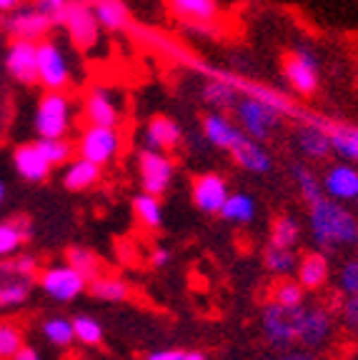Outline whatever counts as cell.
I'll return each instance as SVG.
<instances>
[{
    "instance_id": "51",
    "label": "cell",
    "mask_w": 358,
    "mask_h": 360,
    "mask_svg": "<svg viewBox=\"0 0 358 360\" xmlns=\"http://www.w3.org/2000/svg\"><path fill=\"white\" fill-rule=\"evenodd\" d=\"M83 3H85V6H88V8H93V6H98L101 0H83Z\"/></svg>"
},
{
    "instance_id": "23",
    "label": "cell",
    "mask_w": 358,
    "mask_h": 360,
    "mask_svg": "<svg viewBox=\"0 0 358 360\" xmlns=\"http://www.w3.org/2000/svg\"><path fill=\"white\" fill-rule=\"evenodd\" d=\"M296 281L303 285L306 292H316L328 285L331 281V260L323 250H308L298 258L296 265Z\"/></svg>"
},
{
    "instance_id": "13",
    "label": "cell",
    "mask_w": 358,
    "mask_h": 360,
    "mask_svg": "<svg viewBox=\"0 0 358 360\" xmlns=\"http://www.w3.org/2000/svg\"><path fill=\"white\" fill-rule=\"evenodd\" d=\"M121 98L116 90L106 88V85H93L85 90L83 103H80V112H83L85 125H106V128H118L123 120V108H121Z\"/></svg>"
},
{
    "instance_id": "20",
    "label": "cell",
    "mask_w": 358,
    "mask_h": 360,
    "mask_svg": "<svg viewBox=\"0 0 358 360\" xmlns=\"http://www.w3.org/2000/svg\"><path fill=\"white\" fill-rule=\"evenodd\" d=\"M293 138H296L298 150L308 160H326L331 155V141H328V133H326L323 115H316L308 123H296Z\"/></svg>"
},
{
    "instance_id": "50",
    "label": "cell",
    "mask_w": 358,
    "mask_h": 360,
    "mask_svg": "<svg viewBox=\"0 0 358 360\" xmlns=\"http://www.w3.org/2000/svg\"><path fill=\"white\" fill-rule=\"evenodd\" d=\"M6 193H8L6 183H3V180H0V205H3V200H6Z\"/></svg>"
},
{
    "instance_id": "31",
    "label": "cell",
    "mask_w": 358,
    "mask_h": 360,
    "mask_svg": "<svg viewBox=\"0 0 358 360\" xmlns=\"http://www.w3.org/2000/svg\"><path fill=\"white\" fill-rule=\"evenodd\" d=\"M130 208H133V215H135V220H138L140 228H146V231H161L163 228L161 198L140 191V193H135L133 200H130Z\"/></svg>"
},
{
    "instance_id": "32",
    "label": "cell",
    "mask_w": 358,
    "mask_h": 360,
    "mask_svg": "<svg viewBox=\"0 0 358 360\" xmlns=\"http://www.w3.org/2000/svg\"><path fill=\"white\" fill-rule=\"evenodd\" d=\"M288 170H291V178L296 180L298 193H301V198L308 202V205L316 202V200H321V198H326L321 175L316 173L314 168H308L306 163H293Z\"/></svg>"
},
{
    "instance_id": "29",
    "label": "cell",
    "mask_w": 358,
    "mask_h": 360,
    "mask_svg": "<svg viewBox=\"0 0 358 360\" xmlns=\"http://www.w3.org/2000/svg\"><path fill=\"white\" fill-rule=\"evenodd\" d=\"M88 292L95 300H103V303H128L133 298V288L128 281L118 276H95L93 281H88Z\"/></svg>"
},
{
    "instance_id": "45",
    "label": "cell",
    "mask_w": 358,
    "mask_h": 360,
    "mask_svg": "<svg viewBox=\"0 0 358 360\" xmlns=\"http://www.w3.org/2000/svg\"><path fill=\"white\" fill-rule=\"evenodd\" d=\"M278 360H319V358H316L314 350H308V348H288L280 353Z\"/></svg>"
},
{
    "instance_id": "44",
    "label": "cell",
    "mask_w": 358,
    "mask_h": 360,
    "mask_svg": "<svg viewBox=\"0 0 358 360\" xmlns=\"http://www.w3.org/2000/svg\"><path fill=\"white\" fill-rule=\"evenodd\" d=\"M143 360H183V350L180 348H158L146 353Z\"/></svg>"
},
{
    "instance_id": "26",
    "label": "cell",
    "mask_w": 358,
    "mask_h": 360,
    "mask_svg": "<svg viewBox=\"0 0 358 360\" xmlns=\"http://www.w3.org/2000/svg\"><path fill=\"white\" fill-rule=\"evenodd\" d=\"M33 238V223L25 215L0 220V260L13 258L25 248V243Z\"/></svg>"
},
{
    "instance_id": "15",
    "label": "cell",
    "mask_w": 358,
    "mask_h": 360,
    "mask_svg": "<svg viewBox=\"0 0 358 360\" xmlns=\"http://www.w3.org/2000/svg\"><path fill=\"white\" fill-rule=\"evenodd\" d=\"M228 195H230L228 180L221 173H201V175H193V180H190L193 205L206 215H218Z\"/></svg>"
},
{
    "instance_id": "8",
    "label": "cell",
    "mask_w": 358,
    "mask_h": 360,
    "mask_svg": "<svg viewBox=\"0 0 358 360\" xmlns=\"http://www.w3.org/2000/svg\"><path fill=\"white\" fill-rule=\"evenodd\" d=\"M38 83L43 90H63L73 83V65L66 48L58 40L45 38L38 43Z\"/></svg>"
},
{
    "instance_id": "52",
    "label": "cell",
    "mask_w": 358,
    "mask_h": 360,
    "mask_svg": "<svg viewBox=\"0 0 358 360\" xmlns=\"http://www.w3.org/2000/svg\"><path fill=\"white\" fill-rule=\"evenodd\" d=\"M353 202H356V213H358V198H356V200H353Z\"/></svg>"
},
{
    "instance_id": "28",
    "label": "cell",
    "mask_w": 358,
    "mask_h": 360,
    "mask_svg": "<svg viewBox=\"0 0 358 360\" xmlns=\"http://www.w3.org/2000/svg\"><path fill=\"white\" fill-rule=\"evenodd\" d=\"M90 11H93L101 30H106V33H128L133 25V15H130L125 0H101Z\"/></svg>"
},
{
    "instance_id": "46",
    "label": "cell",
    "mask_w": 358,
    "mask_h": 360,
    "mask_svg": "<svg viewBox=\"0 0 358 360\" xmlns=\"http://www.w3.org/2000/svg\"><path fill=\"white\" fill-rule=\"evenodd\" d=\"M171 258H173V253H171L168 248H156L151 253V265L153 268H166L171 263Z\"/></svg>"
},
{
    "instance_id": "47",
    "label": "cell",
    "mask_w": 358,
    "mask_h": 360,
    "mask_svg": "<svg viewBox=\"0 0 358 360\" xmlns=\"http://www.w3.org/2000/svg\"><path fill=\"white\" fill-rule=\"evenodd\" d=\"M13 360H43V358H40V353L33 348V345H23V348L13 355Z\"/></svg>"
},
{
    "instance_id": "34",
    "label": "cell",
    "mask_w": 358,
    "mask_h": 360,
    "mask_svg": "<svg viewBox=\"0 0 358 360\" xmlns=\"http://www.w3.org/2000/svg\"><path fill=\"white\" fill-rule=\"evenodd\" d=\"M66 263L70 265V268L78 270L80 276H85L88 281H93L95 276H101L103 273L101 255L95 253V250H90V248H85V245H70L68 248Z\"/></svg>"
},
{
    "instance_id": "38",
    "label": "cell",
    "mask_w": 358,
    "mask_h": 360,
    "mask_svg": "<svg viewBox=\"0 0 358 360\" xmlns=\"http://www.w3.org/2000/svg\"><path fill=\"white\" fill-rule=\"evenodd\" d=\"M70 321H73L75 343L88 345V348H98V345H103L106 330H103V326H101L98 318H93V315H88V313H80V315H75V318H70Z\"/></svg>"
},
{
    "instance_id": "36",
    "label": "cell",
    "mask_w": 358,
    "mask_h": 360,
    "mask_svg": "<svg viewBox=\"0 0 358 360\" xmlns=\"http://www.w3.org/2000/svg\"><path fill=\"white\" fill-rule=\"evenodd\" d=\"M301 236H303V228L293 215H278L271 225V243L268 245H276V248H293L301 243Z\"/></svg>"
},
{
    "instance_id": "16",
    "label": "cell",
    "mask_w": 358,
    "mask_h": 360,
    "mask_svg": "<svg viewBox=\"0 0 358 360\" xmlns=\"http://www.w3.org/2000/svg\"><path fill=\"white\" fill-rule=\"evenodd\" d=\"M6 73L20 85L38 83V43L11 40L6 51Z\"/></svg>"
},
{
    "instance_id": "24",
    "label": "cell",
    "mask_w": 358,
    "mask_h": 360,
    "mask_svg": "<svg viewBox=\"0 0 358 360\" xmlns=\"http://www.w3.org/2000/svg\"><path fill=\"white\" fill-rule=\"evenodd\" d=\"M103 180V168L101 165L90 163L85 158L73 155L63 165V188L70 193H85V191H93L98 183Z\"/></svg>"
},
{
    "instance_id": "12",
    "label": "cell",
    "mask_w": 358,
    "mask_h": 360,
    "mask_svg": "<svg viewBox=\"0 0 358 360\" xmlns=\"http://www.w3.org/2000/svg\"><path fill=\"white\" fill-rule=\"evenodd\" d=\"M296 328H298V343L308 350H316L326 345L333 335L336 321L328 308L319 303H303L296 308Z\"/></svg>"
},
{
    "instance_id": "22",
    "label": "cell",
    "mask_w": 358,
    "mask_h": 360,
    "mask_svg": "<svg viewBox=\"0 0 358 360\" xmlns=\"http://www.w3.org/2000/svg\"><path fill=\"white\" fill-rule=\"evenodd\" d=\"M13 168L25 183H43L51 178L53 165L45 160L43 150H40L38 141L33 143H20L13 150Z\"/></svg>"
},
{
    "instance_id": "42",
    "label": "cell",
    "mask_w": 358,
    "mask_h": 360,
    "mask_svg": "<svg viewBox=\"0 0 358 360\" xmlns=\"http://www.w3.org/2000/svg\"><path fill=\"white\" fill-rule=\"evenodd\" d=\"M68 3H70V0H33V8L40 13V15L48 18L53 25H61Z\"/></svg>"
},
{
    "instance_id": "27",
    "label": "cell",
    "mask_w": 358,
    "mask_h": 360,
    "mask_svg": "<svg viewBox=\"0 0 358 360\" xmlns=\"http://www.w3.org/2000/svg\"><path fill=\"white\" fill-rule=\"evenodd\" d=\"M241 133L243 130L235 125V120L230 118L228 112L211 110L206 118H203V138H206L208 146L218 148V150H228Z\"/></svg>"
},
{
    "instance_id": "21",
    "label": "cell",
    "mask_w": 358,
    "mask_h": 360,
    "mask_svg": "<svg viewBox=\"0 0 358 360\" xmlns=\"http://www.w3.org/2000/svg\"><path fill=\"white\" fill-rule=\"evenodd\" d=\"M183 143V128L171 115H151L143 128V148L173 153Z\"/></svg>"
},
{
    "instance_id": "6",
    "label": "cell",
    "mask_w": 358,
    "mask_h": 360,
    "mask_svg": "<svg viewBox=\"0 0 358 360\" xmlns=\"http://www.w3.org/2000/svg\"><path fill=\"white\" fill-rule=\"evenodd\" d=\"M38 288L43 295H48L56 303H73L83 292H88V278L80 276L78 270L70 268L68 263H53L40 268Z\"/></svg>"
},
{
    "instance_id": "11",
    "label": "cell",
    "mask_w": 358,
    "mask_h": 360,
    "mask_svg": "<svg viewBox=\"0 0 358 360\" xmlns=\"http://www.w3.org/2000/svg\"><path fill=\"white\" fill-rule=\"evenodd\" d=\"M261 333L271 348L288 350L298 343V328H296V308H283V305L268 303L261 310Z\"/></svg>"
},
{
    "instance_id": "33",
    "label": "cell",
    "mask_w": 358,
    "mask_h": 360,
    "mask_svg": "<svg viewBox=\"0 0 358 360\" xmlns=\"http://www.w3.org/2000/svg\"><path fill=\"white\" fill-rule=\"evenodd\" d=\"M40 333L53 348H70L75 343V333H73V321L66 318V315H51L45 318Z\"/></svg>"
},
{
    "instance_id": "40",
    "label": "cell",
    "mask_w": 358,
    "mask_h": 360,
    "mask_svg": "<svg viewBox=\"0 0 358 360\" xmlns=\"http://www.w3.org/2000/svg\"><path fill=\"white\" fill-rule=\"evenodd\" d=\"M38 146L53 168H63L75 155V146L68 138H38Z\"/></svg>"
},
{
    "instance_id": "48",
    "label": "cell",
    "mask_w": 358,
    "mask_h": 360,
    "mask_svg": "<svg viewBox=\"0 0 358 360\" xmlns=\"http://www.w3.org/2000/svg\"><path fill=\"white\" fill-rule=\"evenodd\" d=\"M25 6V0H0V13L3 15H11V13H16L18 8Z\"/></svg>"
},
{
    "instance_id": "35",
    "label": "cell",
    "mask_w": 358,
    "mask_h": 360,
    "mask_svg": "<svg viewBox=\"0 0 358 360\" xmlns=\"http://www.w3.org/2000/svg\"><path fill=\"white\" fill-rule=\"evenodd\" d=\"M301 255L293 250V248H276L268 245L264 253V263L268 268V273H273L276 278H288L296 273V265Z\"/></svg>"
},
{
    "instance_id": "25",
    "label": "cell",
    "mask_w": 358,
    "mask_h": 360,
    "mask_svg": "<svg viewBox=\"0 0 358 360\" xmlns=\"http://www.w3.org/2000/svg\"><path fill=\"white\" fill-rule=\"evenodd\" d=\"M326 133L331 141V153L338 155L343 163H358V125L341 123V120L326 118Z\"/></svg>"
},
{
    "instance_id": "17",
    "label": "cell",
    "mask_w": 358,
    "mask_h": 360,
    "mask_svg": "<svg viewBox=\"0 0 358 360\" xmlns=\"http://www.w3.org/2000/svg\"><path fill=\"white\" fill-rule=\"evenodd\" d=\"M226 153H228V155L233 158V163L246 170V173L268 175L271 170H273V155L268 153V148H266L264 143L248 138L246 133L238 135L235 143Z\"/></svg>"
},
{
    "instance_id": "5",
    "label": "cell",
    "mask_w": 358,
    "mask_h": 360,
    "mask_svg": "<svg viewBox=\"0 0 358 360\" xmlns=\"http://www.w3.org/2000/svg\"><path fill=\"white\" fill-rule=\"evenodd\" d=\"M75 146V155L85 158L90 163L101 165H111L121 150H123V133L121 128H106V125H85L78 133V141Z\"/></svg>"
},
{
    "instance_id": "43",
    "label": "cell",
    "mask_w": 358,
    "mask_h": 360,
    "mask_svg": "<svg viewBox=\"0 0 358 360\" xmlns=\"http://www.w3.org/2000/svg\"><path fill=\"white\" fill-rule=\"evenodd\" d=\"M341 321L348 330L358 333V298H346L341 305Z\"/></svg>"
},
{
    "instance_id": "18",
    "label": "cell",
    "mask_w": 358,
    "mask_h": 360,
    "mask_svg": "<svg viewBox=\"0 0 358 360\" xmlns=\"http://www.w3.org/2000/svg\"><path fill=\"white\" fill-rule=\"evenodd\" d=\"M6 30L11 33L13 40H30V43H40V40L51 38L53 22L45 15H40L33 6H23L6 18Z\"/></svg>"
},
{
    "instance_id": "41",
    "label": "cell",
    "mask_w": 358,
    "mask_h": 360,
    "mask_svg": "<svg viewBox=\"0 0 358 360\" xmlns=\"http://www.w3.org/2000/svg\"><path fill=\"white\" fill-rule=\"evenodd\" d=\"M338 290L346 298H358V258H348L338 268Z\"/></svg>"
},
{
    "instance_id": "10",
    "label": "cell",
    "mask_w": 358,
    "mask_h": 360,
    "mask_svg": "<svg viewBox=\"0 0 358 360\" xmlns=\"http://www.w3.org/2000/svg\"><path fill=\"white\" fill-rule=\"evenodd\" d=\"M173 178H175V163H173V158H171V153L140 148V153H138L140 191L151 193V195H156V198H163L168 193Z\"/></svg>"
},
{
    "instance_id": "30",
    "label": "cell",
    "mask_w": 358,
    "mask_h": 360,
    "mask_svg": "<svg viewBox=\"0 0 358 360\" xmlns=\"http://www.w3.org/2000/svg\"><path fill=\"white\" fill-rule=\"evenodd\" d=\"M256 213H258V205H256V198L251 193H230L226 198L223 208H221V218L230 225H251L256 220Z\"/></svg>"
},
{
    "instance_id": "14",
    "label": "cell",
    "mask_w": 358,
    "mask_h": 360,
    "mask_svg": "<svg viewBox=\"0 0 358 360\" xmlns=\"http://www.w3.org/2000/svg\"><path fill=\"white\" fill-rule=\"evenodd\" d=\"M166 8L190 33H213L221 20V0H166Z\"/></svg>"
},
{
    "instance_id": "37",
    "label": "cell",
    "mask_w": 358,
    "mask_h": 360,
    "mask_svg": "<svg viewBox=\"0 0 358 360\" xmlns=\"http://www.w3.org/2000/svg\"><path fill=\"white\" fill-rule=\"evenodd\" d=\"M268 300L283 305V308H301V305L306 303V290H303V285L296 281V278L288 276V278H280V281L273 283Z\"/></svg>"
},
{
    "instance_id": "1",
    "label": "cell",
    "mask_w": 358,
    "mask_h": 360,
    "mask_svg": "<svg viewBox=\"0 0 358 360\" xmlns=\"http://www.w3.org/2000/svg\"><path fill=\"white\" fill-rule=\"evenodd\" d=\"M308 233L316 250H323L326 255L353 248L358 245V215L343 202L321 198L308 205Z\"/></svg>"
},
{
    "instance_id": "39",
    "label": "cell",
    "mask_w": 358,
    "mask_h": 360,
    "mask_svg": "<svg viewBox=\"0 0 358 360\" xmlns=\"http://www.w3.org/2000/svg\"><path fill=\"white\" fill-rule=\"evenodd\" d=\"M25 345V330L20 323L3 318L0 321V360H13V355Z\"/></svg>"
},
{
    "instance_id": "2",
    "label": "cell",
    "mask_w": 358,
    "mask_h": 360,
    "mask_svg": "<svg viewBox=\"0 0 358 360\" xmlns=\"http://www.w3.org/2000/svg\"><path fill=\"white\" fill-rule=\"evenodd\" d=\"M40 263L35 255L18 253L0 260V310L23 308L38 285Z\"/></svg>"
},
{
    "instance_id": "19",
    "label": "cell",
    "mask_w": 358,
    "mask_h": 360,
    "mask_svg": "<svg viewBox=\"0 0 358 360\" xmlns=\"http://www.w3.org/2000/svg\"><path fill=\"white\" fill-rule=\"evenodd\" d=\"M321 183H323L326 198H331V200L346 205L358 198V168L351 163L328 165V170L321 175Z\"/></svg>"
},
{
    "instance_id": "4",
    "label": "cell",
    "mask_w": 358,
    "mask_h": 360,
    "mask_svg": "<svg viewBox=\"0 0 358 360\" xmlns=\"http://www.w3.org/2000/svg\"><path fill=\"white\" fill-rule=\"evenodd\" d=\"M280 70L288 88L301 98H314L321 85V63L308 45H296L280 60Z\"/></svg>"
},
{
    "instance_id": "49",
    "label": "cell",
    "mask_w": 358,
    "mask_h": 360,
    "mask_svg": "<svg viewBox=\"0 0 358 360\" xmlns=\"http://www.w3.org/2000/svg\"><path fill=\"white\" fill-rule=\"evenodd\" d=\"M183 360H208L203 350H183Z\"/></svg>"
},
{
    "instance_id": "7",
    "label": "cell",
    "mask_w": 358,
    "mask_h": 360,
    "mask_svg": "<svg viewBox=\"0 0 358 360\" xmlns=\"http://www.w3.org/2000/svg\"><path fill=\"white\" fill-rule=\"evenodd\" d=\"M230 112H233L235 125H238L248 138H253V141H258V143L271 141V135L280 128V120H283L278 110H273V108L266 105V103L253 101V98H246V96L238 98V103H235V108Z\"/></svg>"
},
{
    "instance_id": "3",
    "label": "cell",
    "mask_w": 358,
    "mask_h": 360,
    "mask_svg": "<svg viewBox=\"0 0 358 360\" xmlns=\"http://www.w3.org/2000/svg\"><path fill=\"white\" fill-rule=\"evenodd\" d=\"M70 125H73V98L63 90H45L33 115L38 138H68Z\"/></svg>"
},
{
    "instance_id": "9",
    "label": "cell",
    "mask_w": 358,
    "mask_h": 360,
    "mask_svg": "<svg viewBox=\"0 0 358 360\" xmlns=\"http://www.w3.org/2000/svg\"><path fill=\"white\" fill-rule=\"evenodd\" d=\"M61 28L68 33V40L75 51L80 53H93L101 45V25L95 20L93 11L85 6L83 0H70L63 13Z\"/></svg>"
}]
</instances>
